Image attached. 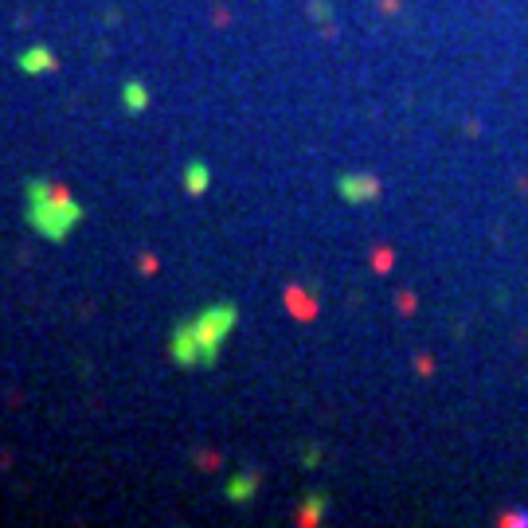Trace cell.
<instances>
[{"label":"cell","instance_id":"1","mask_svg":"<svg viewBox=\"0 0 528 528\" xmlns=\"http://www.w3.org/2000/svg\"><path fill=\"white\" fill-rule=\"evenodd\" d=\"M24 200H28L24 204L28 227L36 231V235H43V239H51V243H63L71 235L74 223L86 216L83 204H79L63 184H51V181H28Z\"/></svg>","mask_w":528,"mask_h":528},{"label":"cell","instance_id":"2","mask_svg":"<svg viewBox=\"0 0 528 528\" xmlns=\"http://www.w3.org/2000/svg\"><path fill=\"white\" fill-rule=\"evenodd\" d=\"M192 333H196V345H200V368H212L219 356L223 341L231 336V329L239 325V309L231 301H212L207 309H200L192 317Z\"/></svg>","mask_w":528,"mask_h":528},{"label":"cell","instance_id":"3","mask_svg":"<svg viewBox=\"0 0 528 528\" xmlns=\"http://www.w3.org/2000/svg\"><path fill=\"white\" fill-rule=\"evenodd\" d=\"M336 192L348 204H372L376 196H380V181H376L372 172H341L336 176Z\"/></svg>","mask_w":528,"mask_h":528},{"label":"cell","instance_id":"4","mask_svg":"<svg viewBox=\"0 0 528 528\" xmlns=\"http://www.w3.org/2000/svg\"><path fill=\"white\" fill-rule=\"evenodd\" d=\"M168 352H172V361L181 364V368H200V345H196V333H192V325L188 321L172 325Z\"/></svg>","mask_w":528,"mask_h":528},{"label":"cell","instance_id":"5","mask_svg":"<svg viewBox=\"0 0 528 528\" xmlns=\"http://www.w3.org/2000/svg\"><path fill=\"white\" fill-rule=\"evenodd\" d=\"M16 67H20V74H48L59 67V59H55V51L43 48V43H28L20 55H16Z\"/></svg>","mask_w":528,"mask_h":528},{"label":"cell","instance_id":"6","mask_svg":"<svg viewBox=\"0 0 528 528\" xmlns=\"http://www.w3.org/2000/svg\"><path fill=\"white\" fill-rule=\"evenodd\" d=\"M212 188V168L204 161H188L184 165V192L188 196H204Z\"/></svg>","mask_w":528,"mask_h":528},{"label":"cell","instance_id":"7","mask_svg":"<svg viewBox=\"0 0 528 528\" xmlns=\"http://www.w3.org/2000/svg\"><path fill=\"white\" fill-rule=\"evenodd\" d=\"M121 106H125V114H141L149 106V86L137 83V79L121 83Z\"/></svg>","mask_w":528,"mask_h":528},{"label":"cell","instance_id":"8","mask_svg":"<svg viewBox=\"0 0 528 528\" xmlns=\"http://www.w3.org/2000/svg\"><path fill=\"white\" fill-rule=\"evenodd\" d=\"M254 489H258V478H254V474H235V478L223 485V497H227V501H251Z\"/></svg>","mask_w":528,"mask_h":528},{"label":"cell","instance_id":"9","mask_svg":"<svg viewBox=\"0 0 528 528\" xmlns=\"http://www.w3.org/2000/svg\"><path fill=\"white\" fill-rule=\"evenodd\" d=\"M321 509H325V497H309V501H305V513H309L305 520H317V513H321Z\"/></svg>","mask_w":528,"mask_h":528}]
</instances>
